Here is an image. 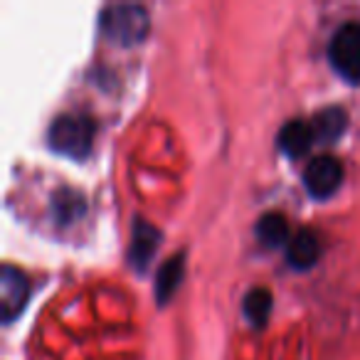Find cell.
Instances as JSON below:
<instances>
[{"label": "cell", "mask_w": 360, "mask_h": 360, "mask_svg": "<svg viewBox=\"0 0 360 360\" xmlns=\"http://www.w3.org/2000/svg\"><path fill=\"white\" fill-rule=\"evenodd\" d=\"M321 259V240L316 232L311 230H299L286 245V262L294 269L306 271L311 266H316V262Z\"/></svg>", "instance_id": "cell-7"}, {"label": "cell", "mask_w": 360, "mask_h": 360, "mask_svg": "<svg viewBox=\"0 0 360 360\" xmlns=\"http://www.w3.org/2000/svg\"><path fill=\"white\" fill-rule=\"evenodd\" d=\"M271 291L264 289V286H255V289L247 291L245 301H242V311H245V319L250 321L252 328H262V326L269 321L271 314Z\"/></svg>", "instance_id": "cell-12"}, {"label": "cell", "mask_w": 360, "mask_h": 360, "mask_svg": "<svg viewBox=\"0 0 360 360\" xmlns=\"http://www.w3.org/2000/svg\"><path fill=\"white\" fill-rule=\"evenodd\" d=\"M96 126L89 116L79 114H62L52 121L47 131V143L55 153L67 155L72 160H84L94 146Z\"/></svg>", "instance_id": "cell-2"}, {"label": "cell", "mask_w": 360, "mask_h": 360, "mask_svg": "<svg viewBox=\"0 0 360 360\" xmlns=\"http://www.w3.org/2000/svg\"><path fill=\"white\" fill-rule=\"evenodd\" d=\"M257 240L262 247L266 250H276L281 245H289L291 232H289V222L281 212H266L259 222H257Z\"/></svg>", "instance_id": "cell-10"}, {"label": "cell", "mask_w": 360, "mask_h": 360, "mask_svg": "<svg viewBox=\"0 0 360 360\" xmlns=\"http://www.w3.org/2000/svg\"><path fill=\"white\" fill-rule=\"evenodd\" d=\"M84 212V200L75 191H60L52 198V215L60 225H70Z\"/></svg>", "instance_id": "cell-13"}, {"label": "cell", "mask_w": 360, "mask_h": 360, "mask_svg": "<svg viewBox=\"0 0 360 360\" xmlns=\"http://www.w3.org/2000/svg\"><path fill=\"white\" fill-rule=\"evenodd\" d=\"M330 67L350 84H360V22H343L328 42Z\"/></svg>", "instance_id": "cell-3"}, {"label": "cell", "mask_w": 360, "mask_h": 360, "mask_svg": "<svg viewBox=\"0 0 360 360\" xmlns=\"http://www.w3.org/2000/svg\"><path fill=\"white\" fill-rule=\"evenodd\" d=\"M30 299V281L20 269L6 264L0 269V316L6 323H13Z\"/></svg>", "instance_id": "cell-5"}, {"label": "cell", "mask_w": 360, "mask_h": 360, "mask_svg": "<svg viewBox=\"0 0 360 360\" xmlns=\"http://www.w3.org/2000/svg\"><path fill=\"white\" fill-rule=\"evenodd\" d=\"M316 141L314 126L306 124V121H289V124L281 126L279 131V148L284 150L291 158H301L311 150Z\"/></svg>", "instance_id": "cell-8"}, {"label": "cell", "mask_w": 360, "mask_h": 360, "mask_svg": "<svg viewBox=\"0 0 360 360\" xmlns=\"http://www.w3.org/2000/svg\"><path fill=\"white\" fill-rule=\"evenodd\" d=\"M343 183V163L335 155H319L311 158L304 170V186L319 200L330 198Z\"/></svg>", "instance_id": "cell-4"}, {"label": "cell", "mask_w": 360, "mask_h": 360, "mask_svg": "<svg viewBox=\"0 0 360 360\" xmlns=\"http://www.w3.org/2000/svg\"><path fill=\"white\" fill-rule=\"evenodd\" d=\"M160 235L150 222L136 220L134 222V235H131V247H129V262L134 264V269L143 271L148 266V262L153 259L155 250H158Z\"/></svg>", "instance_id": "cell-6"}, {"label": "cell", "mask_w": 360, "mask_h": 360, "mask_svg": "<svg viewBox=\"0 0 360 360\" xmlns=\"http://www.w3.org/2000/svg\"><path fill=\"white\" fill-rule=\"evenodd\" d=\"M101 32L106 40L119 47H134L146 40L150 30V18L143 6L136 3H114L101 11Z\"/></svg>", "instance_id": "cell-1"}, {"label": "cell", "mask_w": 360, "mask_h": 360, "mask_svg": "<svg viewBox=\"0 0 360 360\" xmlns=\"http://www.w3.org/2000/svg\"><path fill=\"white\" fill-rule=\"evenodd\" d=\"M183 271H186V259L183 255H175L165 262L158 269V279H155V301L158 304H168L170 296L178 291L180 281H183Z\"/></svg>", "instance_id": "cell-11"}, {"label": "cell", "mask_w": 360, "mask_h": 360, "mask_svg": "<svg viewBox=\"0 0 360 360\" xmlns=\"http://www.w3.org/2000/svg\"><path fill=\"white\" fill-rule=\"evenodd\" d=\"M314 134L316 141L321 143H333L343 136L345 126H348V114L340 106H326L314 116Z\"/></svg>", "instance_id": "cell-9"}]
</instances>
